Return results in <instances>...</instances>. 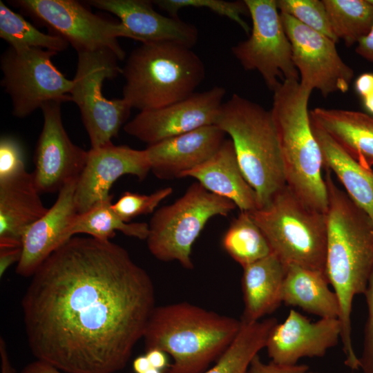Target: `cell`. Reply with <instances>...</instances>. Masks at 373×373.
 <instances>
[{
  "label": "cell",
  "mask_w": 373,
  "mask_h": 373,
  "mask_svg": "<svg viewBox=\"0 0 373 373\" xmlns=\"http://www.w3.org/2000/svg\"><path fill=\"white\" fill-rule=\"evenodd\" d=\"M77 66L70 93L79 108L91 149L112 142L128 118L131 108L122 99H108L103 82L122 74L117 56L110 50L77 52Z\"/></svg>",
  "instance_id": "cell-9"
},
{
  "label": "cell",
  "mask_w": 373,
  "mask_h": 373,
  "mask_svg": "<svg viewBox=\"0 0 373 373\" xmlns=\"http://www.w3.org/2000/svg\"><path fill=\"white\" fill-rule=\"evenodd\" d=\"M355 50L363 59L373 63V28L366 37L358 41Z\"/></svg>",
  "instance_id": "cell-39"
},
{
  "label": "cell",
  "mask_w": 373,
  "mask_h": 373,
  "mask_svg": "<svg viewBox=\"0 0 373 373\" xmlns=\"http://www.w3.org/2000/svg\"><path fill=\"white\" fill-rule=\"evenodd\" d=\"M113 198L101 202L87 211L77 214L71 224L68 233L72 238L77 234L109 240L116 231L126 236L146 240L149 234V224L146 222H126L114 211Z\"/></svg>",
  "instance_id": "cell-28"
},
{
  "label": "cell",
  "mask_w": 373,
  "mask_h": 373,
  "mask_svg": "<svg viewBox=\"0 0 373 373\" xmlns=\"http://www.w3.org/2000/svg\"><path fill=\"white\" fill-rule=\"evenodd\" d=\"M233 142L240 169L255 191L258 209L286 186L270 111L236 93L222 104L215 124Z\"/></svg>",
  "instance_id": "cell-6"
},
{
  "label": "cell",
  "mask_w": 373,
  "mask_h": 373,
  "mask_svg": "<svg viewBox=\"0 0 373 373\" xmlns=\"http://www.w3.org/2000/svg\"><path fill=\"white\" fill-rule=\"evenodd\" d=\"M240 325L234 318L180 302L155 307L143 338L147 350L171 356L168 373H202L231 344Z\"/></svg>",
  "instance_id": "cell-3"
},
{
  "label": "cell",
  "mask_w": 373,
  "mask_h": 373,
  "mask_svg": "<svg viewBox=\"0 0 373 373\" xmlns=\"http://www.w3.org/2000/svg\"><path fill=\"white\" fill-rule=\"evenodd\" d=\"M161 10L168 12L171 17H178L180 10L185 8H206L238 23L242 30L249 34L250 27L244 21L242 16L249 14L244 1H227L222 0H155L152 1Z\"/></svg>",
  "instance_id": "cell-32"
},
{
  "label": "cell",
  "mask_w": 373,
  "mask_h": 373,
  "mask_svg": "<svg viewBox=\"0 0 373 373\" xmlns=\"http://www.w3.org/2000/svg\"><path fill=\"white\" fill-rule=\"evenodd\" d=\"M329 285L325 274L295 265H287L282 303L301 308L320 318H338V299Z\"/></svg>",
  "instance_id": "cell-25"
},
{
  "label": "cell",
  "mask_w": 373,
  "mask_h": 373,
  "mask_svg": "<svg viewBox=\"0 0 373 373\" xmlns=\"http://www.w3.org/2000/svg\"><path fill=\"white\" fill-rule=\"evenodd\" d=\"M236 207L231 200L194 182L174 202L154 212L146 239L148 249L157 260H175L192 269V247L207 222L216 216H227Z\"/></svg>",
  "instance_id": "cell-8"
},
{
  "label": "cell",
  "mask_w": 373,
  "mask_h": 373,
  "mask_svg": "<svg viewBox=\"0 0 373 373\" xmlns=\"http://www.w3.org/2000/svg\"><path fill=\"white\" fill-rule=\"evenodd\" d=\"M225 251L242 267L271 254L264 234L247 211H240L223 236Z\"/></svg>",
  "instance_id": "cell-30"
},
{
  "label": "cell",
  "mask_w": 373,
  "mask_h": 373,
  "mask_svg": "<svg viewBox=\"0 0 373 373\" xmlns=\"http://www.w3.org/2000/svg\"><path fill=\"white\" fill-rule=\"evenodd\" d=\"M276 4L280 13L287 14L309 28L338 41L323 0H276Z\"/></svg>",
  "instance_id": "cell-33"
},
{
  "label": "cell",
  "mask_w": 373,
  "mask_h": 373,
  "mask_svg": "<svg viewBox=\"0 0 373 373\" xmlns=\"http://www.w3.org/2000/svg\"><path fill=\"white\" fill-rule=\"evenodd\" d=\"M225 94L223 87L216 86L170 105L140 111L124 124V130L149 146L215 124Z\"/></svg>",
  "instance_id": "cell-15"
},
{
  "label": "cell",
  "mask_w": 373,
  "mask_h": 373,
  "mask_svg": "<svg viewBox=\"0 0 373 373\" xmlns=\"http://www.w3.org/2000/svg\"><path fill=\"white\" fill-rule=\"evenodd\" d=\"M61 104L51 101L41 109L44 125L35 149L33 173L40 193L58 192L78 180L86 164L88 151L75 144L62 123Z\"/></svg>",
  "instance_id": "cell-14"
},
{
  "label": "cell",
  "mask_w": 373,
  "mask_h": 373,
  "mask_svg": "<svg viewBox=\"0 0 373 373\" xmlns=\"http://www.w3.org/2000/svg\"><path fill=\"white\" fill-rule=\"evenodd\" d=\"M77 180L65 185L54 204L26 231L22 238L21 258L16 272L32 276L45 260L69 240L68 231L78 213L75 204Z\"/></svg>",
  "instance_id": "cell-19"
},
{
  "label": "cell",
  "mask_w": 373,
  "mask_h": 373,
  "mask_svg": "<svg viewBox=\"0 0 373 373\" xmlns=\"http://www.w3.org/2000/svg\"><path fill=\"white\" fill-rule=\"evenodd\" d=\"M363 99L365 109L370 113L373 115V92L364 97Z\"/></svg>",
  "instance_id": "cell-45"
},
{
  "label": "cell",
  "mask_w": 373,
  "mask_h": 373,
  "mask_svg": "<svg viewBox=\"0 0 373 373\" xmlns=\"http://www.w3.org/2000/svg\"><path fill=\"white\" fill-rule=\"evenodd\" d=\"M57 52L41 48L9 47L1 55V86L12 102V113L26 117L46 102H71L73 81L55 67L52 57Z\"/></svg>",
  "instance_id": "cell-10"
},
{
  "label": "cell",
  "mask_w": 373,
  "mask_h": 373,
  "mask_svg": "<svg viewBox=\"0 0 373 373\" xmlns=\"http://www.w3.org/2000/svg\"><path fill=\"white\" fill-rule=\"evenodd\" d=\"M280 15L300 85L319 90L324 97L348 91L354 72L339 55L336 42L287 14Z\"/></svg>",
  "instance_id": "cell-13"
},
{
  "label": "cell",
  "mask_w": 373,
  "mask_h": 373,
  "mask_svg": "<svg viewBox=\"0 0 373 373\" xmlns=\"http://www.w3.org/2000/svg\"><path fill=\"white\" fill-rule=\"evenodd\" d=\"M242 268L241 283L245 309L241 320L258 321L283 303L286 267L271 253Z\"/></svg>",
  "instance_id": "cell-24"
},
{
  "label": "cell",
  "mask_w": 373,
  "mask_h": 373,
  "mask_svg": "<svg viewBox=\"0 0 373 373\" xmlns=\"http://www.w3.org/2000/svg\"><path fill=\"white\" fill-rule=\"evenodd\" d=\"M310 119L366 169L373 166V117L350 110L316 108Z\"/></svg>",
  "instance_id": "cell-23"
},
{
  "label": "cell",
  "mask_w": 373,
  "mask_h": 373,
  "mask_svg": "<svg viewBox=\"0 0 373 373\" xmlns=\"http://www.w3.org/2000/svg\"><path fill=\"white\" fill-rule=\"evenodd\" d=\"M146 356L147 357L151 366L153 368L161 370L167 365L166 353L160 350H147Z\"/></svg>",
  "instance_id": "cell-42"
},
{
  "label": "cell",
  "mask_w": 373,
  "mask_h": 373,
  "mask_svg": "<svg viewBox=\"0 0 373 373\" xmlns=\"http://www.w3.org/2000/svg\"><path fill=\"white\" fill-rule=\"evenodd\" d=\"M10 5L52 30L76 50H110L123 60L119 37H128L126 28L93 13L75 0H12Z\"/></svg>",
  "instance_id": "cell-12"
},
{
  "label": "cell",
  "mask_w": 373,
  "mask_h": 373,
  "mask_svg": "<svg viewBox=\"0 0 373 373\" xmlns=\"http://www.w3.org/2000/svg\"><path fill=\"white\" fill-rule=\"evenodd\" d=\"M40 194L26 169L0 180V249L22 247L26 231L48 210Z\"/></svg>",
  "instance_id": "cell-21"
},
{
  "label": "cell",
  "mask_w": 373,
  "mask_h": 373,
  "mask_svg": "<svg viewBox=\"0 0 373 373\" xmlns=\"http://www.w3.org/2000/svg\"><path fill=\"white\" fill-rule=\"evenodd\" d=\"M184 177L193 178L211 193L231 200L240 211L258 209L256 193L240 169L231 140H225L209 159L182 173Z\"/></svg>",
  "instance_id": "cell-22"
},
{
  "label": "cell",
  "mask_w": 373,
  "mask_h": 373,
  "mask_svg": "<svg viewBox=\"0 0 373 373\" xmlns=\"http://www.w3.org/2000/svg\"><path fill=\"white\" fill-rule=\"evenodd\" d=\"M270 110L276 127L286 186L305 204L326 213L327 192L323 155L314 135L309 99L299 80H285L273 91Z\"/></svg>",
  "instance_id": "cell-4"
},
{
  "label": "cell",
  "mask_w": 373,
  "mask_h": 373,
  "mask_svg": "<svg viewBox=\"0 0 373 373\" xmlns=\"http://www.w3.org/2000/svg\"><path fill=\"white\" fill-rule=\"evenodd\" d=\"M22 247L0 249V274L2 276L8 267L15 262H19Z\"/></svg>",
  "instance_id": "cell-38"
},
{
  "label": "cell",
  "mask_w": 373,
  "mask_h": 373,
  "mask_svg": "<svg viewBox=\"0 0 373 373\" xmlns=\"http://www.w3.org/2000/svg\"><path fill=\"white\" fill-rule=\"evenodd\" d=\"M224 135L211 124L149 145L146 150L151 171L160 179L181 178L214 155L225 140Z\"/></svg>",
  "instance_id": "cell-20"
},
{
  "label": "cell",
  "mask_w": 373,
  "mask_h": 373,
  "mask_svg": "<svg viewBox=\"0 0 373 373\" xmlns=\"http://www.w3.org/2000/svg\"><path fill=\"white\" fill-rule=\"evenodd\" d=\"M211 369L202 373H248L254 357L265 347L269 334L278 323L275 318L246 322Z\"/></svg>",
  "instance_id": "cell-27"
},
{
  "label": "cell",
  "mask_w": 373,
  "mask_h": 373,
  "mask_svg": "<svg viewBox=\"0 0 373 373\" xmlns=\"http://www.w3.org/2000/svg\"><path fill=\"white\" fill-rule=\"evenodd\" d=\"M122 75V99L140 111L160 108L194 93L205 75L200 57L185 46L169 41L143 43L128 57Z\"/></svg>",
  "instance_id": "cell-5"
},
{
  "label": "cell",
  "mask_w": 373,
  "mask_h": 373,
  "mask_svg": "<svg viewBox=\"0 0 373 373\" xmlns=\"http://www.w3.org/2000/svg\"><path fill=\"white\" fill-rule=\"evenodd\" d=\"M148 273L122 247L75 236L32 275L22 300L37 360L65 373H115L155 307Z\"/></svg>",
  "instance_id": "cell-1"
},
{
  "label": "cell",
  "mask_w": 373,
  "mask_h": 373,
  "mask_svg": "<svg viewBox=\"0 0 373 373\" xmlns=\"http://www.w3.org/2000/svg\"><path fill=\"white\" fill-rule=\"evenodd\" d=\"M338 318H320L312 322L291 309L285 320L271 330L265 347L271 361L280 365L298 364L305 357H323L341 339Z\"/></svg>",
  "instance_id": "cell-17"
},
{
  "label": "cell",
  "mask_w": 373,
  "mask_h": 373,
  "mask_svg": "<svg viewBox=\"0 0 373 373\" xmlns=\"http://www.w3.org/2000/svg\"><path fill=\"white\" fill-rule=\"evenodd\" d=\"M335 37L347 47L358 44L373 28L369 0H323Z\"/></svg>",
  "instance_id": "cell-29"
},
{
  "label": "cell",
  "mask_w": 373,
  "mask_h": 373,
  "mask_svg": "<svg viewBox=\"0 0 373 373\" xmlns=\"http://www.w3.org/2000/svg\"><path fill=\"white\" fill-rule=\"evenodd\" d=\"M26 169L23 151L19 142L10 136L0 140V180L11 178Z\"/></svg>",
  "instance_id": "cell-35"
},
{
  "label": "cell",
  "mask_w": 373,
  "mask_h": 373,
  "mask_svg": "<svg viewBox=\"0 0 373 373\" xmlns=\"http://www.w3.org/2000/svg\"><path fill=\"white\" fill-rule=\"evenodd\" d=\"M367 306V318L364 329L363 350L359 357L362 373H373V271L363 294Z\"/></svg>",
  "instance_id": "cell-36"
},
{
  "label": "cell",
  "mask_w": 373,
  "mask_h": 373,
  "mask_svg": "<svg viewBox=\"0 0 373 373\" xmlns=\"http://www.w3.org/2000/svg\"><path fill=\"white\" fill-rule=\"evenodd\" d=\"M244 1L251 18V34L231 48L233 55L245 70L258 71L271 91L285 80H299L276 0Z\"/></svg>",
  "instance_id": "cell-11"
},
{
  "label": "cell",
  "mask_w": 373,
  "mask_h": 373,
  "mask_svg": "<svg viewBox=\"0 0 373 373\" xmlns=\"http://www.w3.org/2000/svg\"><path fill=\"white\" fill-rule=\"evenodd\" d=\"M87 4L117 16L128 32V38L143 43L169 41L192 48L198 30L178 17H166L155 10L151 1L88 0Z\"/></svg>",
  "instance_id": "cell-18"
},
{
  "label": "cell",
  "mask_w": 373,
  "mask_h": 373,
  "mask_svg": "<svg viewBox=\"0 0 373 373\" xmlns=\"http://www.w3.org/2000/svg\"><path fill=\"white\" fill-rule=\"evenodd\" d=\"M21 373H65L52 365L36 360L35 361L27 365Z\"/></svg>",
  "instance_id": "cell-41"
},
{
  "label": "cell",
  "mask_w": 373,
  "mask_h": 373,
  "mask_svg": "<svg viewBox=\"0 0 373 373\" xmlns=\"http://www.w3.org/2000/svg\"><path fill=\"white\" fill-rule=\"evenodd\" d=\"M0 37L10 47L16 49L41 48L58 53L66 50L69 44L58 35L41 32L2 1H0Z\"/></svg>",
  "instance_id": "cell-31"
},
{
  "label": "cell",
  "mask_w": 373,
  "mask_h": 373,
  "mask_svg": "<svg viewBox=\"0 0 373 373\" xmlns=\"http://www.w3.org/2000/svg\"><path fill=\"white\" fill-rule=\"evenodd\" d=\"M311 124L322 152L323 167L336 175L347 195L373 223V170L361 166L325 132L312 121Z\"/></svg>",
  "instance_id": "cell-26"
},
{
  "label": "cell",
  "mask_w": 373,
  "mask_h": 373,
  "mask_svg": "<svg viewBox=\"0 0 373 373\" xmlns=\"http://www.w3.org/2000/svg\"><path fill=\"white\" fill-rule=\"evenodd\" d=\"M133 366L136 373H142L152 367L146 356L137 357L133 361Z\"/></svg>",
  "instance_id": "cell-44"
},
{
  "label": "cell",
  "mask_w": 373,
  "mask_h": 373,
  "mask_svg": "<svg viewBox=\"0 0 373 373\" xmlns=\"http://www.w3.org/2000/svg\"><path fill=\"white\" fill-rule=\"evenodd\" d=\"M355 89L363 98L373 92V73H363L355 81Z\"/></svg>",
  "instance_id": "cell-40"
},
{
  "label": "cell",
  "mask_w": 373,
  "mask_h": 373,
  "mask_svg": "<svg viewBox=\"0 0 373 373\" xmlns=\"http://www.w3.org/2000/svg\"><path fill=\"white\" fill-rule=\"evenodd\" d=\"M142 373H161L160 370L150 367L149 370H146L145 372Z\"/></svg>",
  "instance_id": "cell-46"
},
{
  "label": "cell",
  "mask_w": 373,
  "mask_h": 373,
  "mask_svg": "<svg viewBox=\"0 0 373 373\" xmlns=\"http://www.w3.org/2000/svg\"><path fill=\"white\" fill-rule=\"evenodd\" d=\"M248 213L285 267L326 274V213L305 204L287 186L266 207Z\"/></svg>",
  "instance_id": "cell-7"
},
{
  "label": "cell",
  "mask_w": 373,
  "mask_h": 373,
  "mask_svg": "<svg viewBox=\"0 0 373 373\" xmlns=\"http://www.w3.org/2000/svg\"><path fill=\"white\" fill-rule=\"evenodd\" d=\"M248 373H318L303 364L280 365L273 361L264 363L258 355L251 363Z\"/></svg>",
  "instance_id": "cell-37"
},
{
  "label": "cell",
  "mask_w": 373,
  "mask_h": 373,
  "mask_svg": "<svg viewBox=\"0 0 373 373\" xmlns=\"http://www.w3.org/2000/svg\"><path fill=\"white\" fill-rule=\"evenodd\" d=\"M151 171L146 149L137 150L113 142L88 151L86 164L79 176L75 191V204L78 214L107 200L113 183L125 175L143 180Z\"/></svg>",
  "instance_id": "cell-16"
},
{
  "label": "cell",
  "mask_w": 373,
  "mask_h": 373,
  "mask_svg": "<svg viewBox=\"0 0 373 373\" xmlns=\"http://www.w3.org/2000/svg\"><path fill=\"white\" fill-rule=\"evenodd\" d=\"M327 192L325 271L340 306L341 340L345 365L358 370L359 357L352 339L354 298L364 294L373 271V223L326 170Z\"/></svg>",
  "instance_id": "cell-2"
},
{
  "label": "cell",
  "mask_w": 373,
  "mask_h": 373,
  "mask_svg": "<svg viewBox=\"0 0 373 373\" xmlns=\"http://www.w3.org/2000/svg\"><path fill=\"white\" fill-rule=\"evenodd\" d=\"M0 352L1 358V373H14V370L8 359L4 342L2 341V338H1L0 343Z\"/></svg>",
  "instance_id": "cell-43"
},
{
  "label": "cell",
  "mask_w": 373,
  "mask_h": 373,
  "mask_svg": "<svg viewBox=\"0 0 373 373\" xmlns=\"http://www.w3.org/2000/svg\"><path fill=\"white\" fill-rule=\"evenodd\" d=\"M172 192L171 187L159 189L150 195L126 191L112 207L124 222H129L135 217L153 213L160 202Z\"/></svg>",
  "instance_id": "cell-34"
}]
</instances>
